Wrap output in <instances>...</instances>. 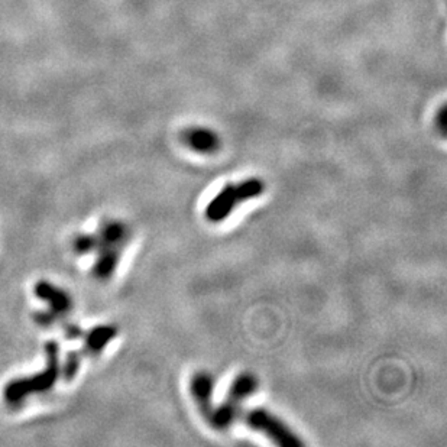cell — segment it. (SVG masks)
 <instances>
[{
	"instance_id": "obj_1",
	"label": "cell",
	"mask_w": 447,
	"mask_h": 447,
	"mask_svg": "<svg viewBox=\"0 0 447 447\" xmlns=\"http://www.w3.org/2000/svg\"><path fill=\"white\" fill-rule=\"evenodd\" d=\"M130 240V229L117 219L103 220L94 233H83L74 238L73 249L77 255L94 253L93 275L106 281L113 277L120 258Z\"/></svg>"
},
{
	"instance_id": "obj_2",
	"label": "cell",
	"mask_w": 447,
	"mask_h": 447,
	"mask_svg": "<svg viewBox=\"0 0 447 447\" xmlns=\"http://www.w3.org/2000/svg\"><path fill=\"white\" fill-rule=\"evenodd\" d=\"M47 365L44 371H39L32 376L21 379H13L6 384L3 391V398L6 404L12 407H18L30 397L45 394L56 387L61 376V360H60V346L57 342H47L45 345Z\"/></svg>"
},
{
	"instance_id": "obj_3",
	"label": "cell",
	"mask_w": 447,
	"mask_h": 447,
	"mask_svg": "<svg viewBox=\"0 0 447 447\" xmlns=\"http://www.w3.org/2000/svg\"><path fill=\"white\" fill-rule=\"evenodd\" d=\"M264 192L265 183L260 179H248L239 184H226L206 206V219L210 223H222L242 203L260 197Z\"/></svg>"
},
{
	"instance_id": "obj_4",
	"label": "cell",
	"mask_w": 447,
	"mask_h": 447,
	"mask_svg": "<svg viewBox=\"0 0 447 447\" xmlns=\"http://www.w3.org/2000/svg\"><path fill=\"white\" fill-rule=\"evenodd\" d=\"M256 389H258V378L251 372L239 374L230 385L223 402L213 409L209 417L211 427L216 430H227L232 427L242 414L243 404L255 394Z\"/></svg>"
},
{
	"instance_id": "obj_5",
	"label": "cell",
	"mask_w": 447,
	"mask_h": 447,
	"mask_svg": "<svg viewBox=\"0 0 447 447\" xmlns=\"http://www.w3.org/2000/svg\"><path fill=\"white\" fill-rule=\"evenodd\" d=\"M245 423L249 428L261 433V435L281 447H300L304 444L303 440L281 418L265 409L249 410L245 414Z\"/></svg>"
},
{
	"instance_id": "obj_6",
	"label": "cell",
	"mask_w": 447,
	"mask_h": 447,
	"mask_svg": "<svg viewBox=\"0 0 447 447\" xmlns=\"http://www.w3.org/2000/svg\"><path fill=\"white\" fill-rule=\"evenodd\" d=\"M35 294L39 300H44L48 306L47 311H41L35 316L36 321L43 326L64 320L71 313L73 298L64 288L51 284L48 281H38L35 286Z\"/></svg>"
},
{
	"instance_id": "obj_7",
	"label": "cell",
	"mask_w": 447,
	"mask_h": 447,
	"mask_svg": "<svg viewBox=\"0 0 447 447\" xmlns=\"http://www.w3.org/2000/svg\"><path fill=\"white\" fill-rule=\"evenodd\" d=\"M190 392L194 398V402L200 414L207 418L210 417L214 405H213V394H214V378L209 372H197L190 379Z\"/></svg>"
},
{
	"instance_id": "obj_8",
	"label": "cell",
	"mask_w": 447,
	"mask_h": 447,
	"mask_svg": "<svg viewBox=\"0 0 447 447\" xmlns=\"http://www.w3.org/2000/svg\"><path fill=\"white\" fill-rule=\"evenodd\" d=\"M184 142L198 154H214L220 146L218 133L207 128H192L185 130Z\"/></svg>"
},
{
	"instance_id": "obj_9",
	"label": "cell",
	"mask_w": 447,
	"mask_h": 447,
	"mask_svg": "<svg viewBox=\"0 0 447 447\" xmlns=\"http://www.w3.org/2000/svg\"><path fill=\"white\" fill-rule=\"evenodd\" d=\"M117 336V329L112 324H102V326L93 328L89 332H84V347L81 349L84 355H99Z\"/></svg>"
},
{
	"instance_id": "obj_10",
	"label": "cell",
	"mask_w": 447,
	"mask_h": 447,
	"mask_svg": "<svg viewBox=\"0 0 447 447\" xmlns=\"http://www.w3.org/2000/svg\"><path fill=\"white\" fill-rule=\"evenodd\" d=\"M83 358H86L83 350L70 352V354L67 355L64 365H61V375L64 376L65 381H73V379L77 376Z\"/></svg>"
},
{
	"instance_id": "obj_11",
	"label": "cell",
	"mask_w": 447,
	"mask_h": 447,
	"mask_svg": "<svg viewBox=\"0 0 447 447\" xmlns=\"http://www.w3.org/2000/svg\"><path fill=\"white\" fill-rule=\"evenodd\" d=\"M447 112H446V107H442L437 117H436V124H437V128H439V132L442 137H446V124H447Z\"/></svg>"
}]
</instances>
